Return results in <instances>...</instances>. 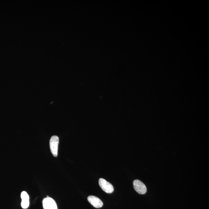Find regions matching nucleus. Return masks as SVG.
I'll return each instance as SVG.
<instances>
[{
    "label": "nucleus",
    "instance_id": "nucleus-6",
    "mask_svg": "<svg viewBox=\"0 0 209 209\" xmlns=\"http://www.w3.org/2000/svg\"><path fill=\"white\" fill-rule=\"evenodd\" d=\"M22 198L21 206L22 208L24 209L28 208L30 205V197L27 192L25 191L22 192L21 195Z\"/></svg>",
    "mask_w": 209,
    "mask_h": 209
},
{
    "label": "nucleus",
    "instance_id": "nucleus-1",
    "mask_svg": "<svg viewBox=\"0 0 209 209\" xmlns=\"http://www.w3.org/2000/svg\"><path fill=\"white\" fill-rule=\"evenodd\" d=\"M59 143V137L57 136H52L50 140V147L51 152L54 157H57L58 155Z\"/></svg>",
    "mask_w": 209,
    "mask_h": 209
},
{
    "label": "nucleus",
    "instance_id": "nucleus-3",
    "mask_svg": "<svg viewBox=\"0 0 209 209\" xmlns=\"http://www.w3.org/2000/svg\"><path fill=\"white\" fill-rule=\"evenodd\" d=\"M133 184L134 190L140 195H144L147 192V188L145 185L140 180H134Z\"/></svg>",
    "mask_w": 209,
    "mask_h": 209
},
{
    "label": "nucleus",
    "instance_id": "nucleus-5",
    "mask_svg": "<svg viewBox=\"0 0 209 209\" xmlns=\"http://www.w3.org/2000/svg\"><path fill=\"white\" fill-rule=\"evenodd\" d=\"M88 201L94 207L101 208L103 206V203L101 199L96 196L90 195L88 197Z\"/></svg>",
    "mask_w": 209,
    "mask_h": 209
},
{
    "label": "nucleus",
    "instance_id": "nucleus-4",
    "mask_svg": "<svg viewBox=\"0 0 209 209\" xmlns=\"http://www.w3.org/2000/svg\"><path fill=\"white\" fill-rule=\"evenodd\" d=\"M42 204L44 209H57L56 201L49 196L43 199Z\"/></svg>",
    "mask_w": 209,
    "mask_h": 209
},
{
    "label": "nucleus",
    "instance_id": "nucleus-2",
    "mask_svg": "<svg viewBox=\"0 0 209 209\" xmlns=\"http://www.w3.org/2000/svg\"><path fill=\"white\" fill-rule=\"evenodd\" d=\"M99 184L101 189L107 193H112L114 191V187L113 185L104 179H99Z\"/></svg>",
    "mask_w": 209,
    "mask_h": 209
}]
</instances>
